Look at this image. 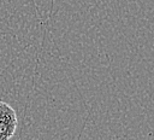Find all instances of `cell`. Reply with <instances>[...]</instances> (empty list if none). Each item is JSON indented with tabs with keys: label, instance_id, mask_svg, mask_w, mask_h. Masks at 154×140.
Returning a JSON list of instances; mask_svg holds the SVG:
<instances>
[{
	"label": "cell",
	"instance_id": "1",
	"mask_svg": "<svg viewBox=\"0 0 154 140\" xmlns=\"http://www.w3.org/2000/svg\"><path fill=\"white\" fill-rule=\"evenodd\" d=\"M18 118L14 109L0 100V140H10L16 134Z\"/></svg>",
	"mask_w": 154,
	"mask_h": 140
}]
</instances>
